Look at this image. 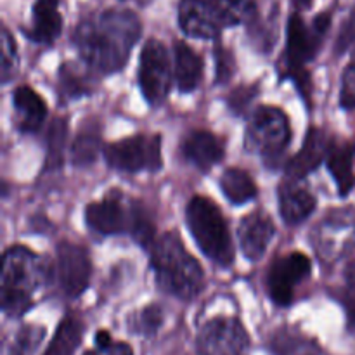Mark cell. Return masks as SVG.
Returning a JSON list of instances; mask_svg holds the SVG:
<instances>
[{"instance_id":"cell-1","label":"cell","mask_w":355,"mask_h":355,"mask_svg":"<svg viewBox=\"0 0 355 355\" xmlns=\"http://www.w3.org/2000/svg\"><path fill=\"white\" fill-rule=\"evenodd\" d=\"M141 37V21L132 10L107 9L82 21L73 44L87 66L99 73L120 71Z\"/></svg>"},{"instance_id":"cell-2","label":"cell","mask_w":355,"mask_h":355,"mask_svg":"<svg viewBox=\"0 0 355 355\" xmlns=\"http://www.w3.org/2000/svg\"><path fill=\"white\" fill-rule=\"evenodd\" d=\"M151 267L158 286L172 297L193 300L203 290V269L175 232H166L155 243Z\"/></svg>"},{"instance_id":"cell-3","label":"cell","mask_w":355,"mask_h":355,"mask_svg":"<svg viewBox=\"0 0 355 355\" xmlns=\"http://www.w3.org/2000/svg\"><path fill=\"white\" fill-rule=\"evenodd\" d=\"M44 262L26 246L6 250L2 259V311L9 318H21L30 311L33 295L45 279Z\"/></svg>"},{"instance_id":"cell-4","label":"cell","mask_w":355,"mask_h":355,"mask_svg":"<svg viewBox=\"0 0 355 355\" xmlns=\"http://www.w3.org/2000/svg\"><path fill=\"white\" fill-rule=\"evenodd\" d=\"M186 222L201 252L222 267L234 260L231 231L217 205L205 196H194L186 208Z\"/></svg>"},{"instance_id":"cell-5","label":"cell","mask_w":355,"mask_h":355,"mask_svg":"<svg viewBox=\"0 0 355 355\" xmlns=\"http://www.w3.org/2000/svg\"><path fill=\"white\" fill-rule=\"evenodd\" d=\"M290 142V120L283 110L276 106H260L253 111L246 132V146L262 156L267 165L279 162Z\"/></svg>"},{"instance_id":"cell-6","label":"cell","mask_w":355,"mask_h":355,"mask_svg":"<svg viewBox=\"0 0 355 355\" xmlns=\"http://www.w3.org/2000/svg\"><path fill=\"white\" fill-rule=\"evenodd\" d=\"M104 156L107 165L120 172H156L163 165L162 137L158 134L132 135L107 144Z\"/></svg>"},{"instance_id":"cell-7","label":"cell","mask_w":355,"mask_h":355,"mask_svg":"<svg viewBox=\"0 0 355 355\" xmlns=\"http://www.w3.org/2000/svg\"><path fill=\"white\" fill-rule=\"evenodd\" d=\"M252 340L236 318H214L205 322L196 336L200 355H250Z\"/></svg>"},{"instance_id":"cell-8","label":"cell","mask_w":355,"mask_h":355,"mask_svg":"<svg viewBox=\"0 0 355 355\" xmlns=\"http://www.w3.org/2000/svg\"><path fill=\"white\" fill-rule=\"evenodd\" d=\"M170 71L168 52L165 45L156 38H151L144 44L139 61V85L142 96L151 106H159L166 99L170 90Z\"/></svg>"},{"instance_id":"cell-9","label":"cell","mask_w":355,"mask_h":355,"mask_svg":"<svg viewBox=\"0 0 355 355\" xmlns=\"http://www.w3.org/2000/svg\"><path fill=\"white\" fill-rule=\"evenodd\" d=\"M312 270V263L307 255L300 252L288 253L279 257L269 267L266 286L270 300L279 307H288L293 304L295 290L304 283Z\"/></svg>"},{"instance_id":"cell-10","label":"cell","mask_w":355,"mask_h":355,"mask_svg":"<svg viewBox=\"0 0 355 355\" xmlns=\"http://www.w3.org/2000/svg\"><path fill=\"white\" fill-rule=\"evenodd\" d=\"M331 16L321 14L309 26L300 14H293L288 21V44H286V68H304L305 62L314 59L324 33L328 31Z\"/></svg>"},{"instance_id":"cell-11","label":"cell","mask_w":355,"mask_h":355,"mask_svg":"<svg viewBox=\"0 0 355 355\" xmlns=\"http://www.w3.org/2000/svg\"><path fill=\"white\" fill-rule=\"evenodd\" d=\"M55 279L61 293L68 298H78L87 290L92 274V262L85 246L62 241L58 246Z\"/></svg>"},{"instance_id":"cell-12","label":"cell","mask_w":355,"mask_h":355,"mask_svg":"<svg viewBox=\"0 0 355 355\" xmlns=\"http://www.w3.org/2000/svg\"><path fill=\"white\" fill-rule=\"evenodd\" d=\"M312 245L319 259L336 262L355 250V222L349 217H326L312 231Z\"/></svg>"},{"instance_id":"cell-13","label":"cell","mask_w":355,"mask_h":355,"mask_svg":"<svg viewBox=\"0 0 355 355\" xmlns=\"http://www.w3.org/2000/svg\"><path fill=\"white\" fill-rule=\"evenodd\" d=\"M134 205L125 207V198L118 191H111L101 201H94L85 208V222L94 232L103 236L121 234L130 231Z\"/></svg>"},{"instance_id":"cell-14","label":"cell","mask_w":355,"mask_h":355,"mask_svg":"<svg viewBox=\"0 0 355 355\" xmlns=\"http://www.w3.org/2000/svg\"><path fill=\"white\" fill-rule=\"evenodd\" d=\"M238 236L246 259L257 262L266 255L267 246L276 236V225L269 215L263 211H255L243 218Z\"/></svg>"},{"instance_id":"cell-15","label":"cell","mask_w":355,"mask_h":355,"mask_svg":"<svg viewBox=\"0 0 355 355\" xmlns=\"http://www.w3.org/2000/svg\"><path fill=\"white\" fill-rule=\"evenodd\" d=\"M328 146L329 142L326 141V135L318 128H311L302 149L288 163L286 177H290L291 180H302L315 172L326 159Z\"/></svg>"},{"instance_id":"cell-16","label":"cell","mask_w":355,"mask_h":355,"mask_svg":"<svg viewBox=\"0 0 355 355\" xmlns=\"http://www.w3.org/2000/svg\"><path fill=\"white\" fill-rule=\"evenodd\" d=\"M182 156L196 168L208 172L224 158V144L211 132L194 130L184 139Z\"/></svg>"},{"instance_id":"cell-17","label":"cell","mask_w":355,"mask_h":355,"mask_svg":"<svg viewBox=\"0 0 355 355\" xmlns=\"http://www.w3.org/2000/svg\"><path fill=\"white\" fill-rule=\"evenodd\" d=\"M12 104L16 110V125L21 132L31 134L44 125L47 104L31 87H17L12 94Z\"/></svg>"},{"instance_id":"cell-18","label":"cell","mask_w":355,"mask_h":355,"mask_svg":"<svg viewBox=\"0 0 355 355\" xmlns=\"http://www.w3.org/2000/svg\"><path fill=\"white\" fill-rule=\"evenodd\" d=\"M62 28L59 0H37L31 14V26L24 33L38 44H52Z\"/></svg>"},{"instance_id":"cell-19","label":"cell","mask_w":355,"mask_h":355,"mask_svg":"<svg viewBox=\"0 0 355 355\" xmlns=\"http://www.w3.org/2000/svg\"><path fill=\"white\" fill-rule=\"evenodd\" d=\"M269 350L272 355H328L318 340L290 326H283L270 335Z\"/></svg>"},{"instance_id":"cell-20","label":"cell","mask_w":355,"mask_h":355,"mask_svg":"<svg viewBox=\"0 0 355 355\" xmlns=\"http://www.w3.org/2000/svg\"><path fill=\"white\" fill-rule=\"evenodd\" d=\"M315 210V198L305 187L284 182L279 187V211L286 224L297 225L304 222Z\"/></svg>"},{"instance_id":"cell-21","label":"cell","mask_w":355,"mask_h":355,"mask_svg":"<svg viewBox=\"0 0 355 355\" xmlns=\"http://www.w3.org/2000/svg\"><path fill=\"white\" fill-rule=\"evenodd\" d=\"M352 148L347 142L331 141L326 153V165L335 179L340 194L347 196L355 186Z\"/></svg>"},{"instance_id":"cell-22","label":"cell","mask_w":355,"mask_h":355,"mask_svg":"<svg viewBox=\"0 0 355 355\" xmlns=\"http://www.w3.org/2000/svg\"><path fill=\"white\" fill-rule=\"evenodd\" d=\"M175 80L180 92H191L196 89L203 75V59L186 42H175Z\"/></svg>"},{"instance_id":"cell-23","label":"cell","mask_w":355,"mask_h":355,"mask_svg":"<svg viewBox=\"0 0 355 355\" xmlns=\"http://www.w3.org/2000/svg\"><path fill=\"white\" fill-rule=\"evenodd\" d=\"M85 326L76 315H66L42 355H75L82 343Z\"/></svg>"},{"instance_id":"cell-24","label":"cell","mask_w":355,"mask_h":355,"mask_svg":"<svg viewBox=\"0 0 355 355\" xmlns=\"http://www.w3.org/2000/svg\"><path fill=\"white\" fill-rule=\"evenodd\" d=\"M101 128L97 121H85L71 144V162L75 166H90L101 151Z\"/></svg>"},{"instance_id":"cell-25","label":"cell","mask_w":355,"mask_h":355,"mask_svg":"<svg viewBox=\"0 0 355 355\" xmlns=\"http://www.w3.org/2000/svg\"><path fill=\"white\" fill-rule=\"evenodd\" d=\"M220 187L232 205H245L257 196V184L248 172L227 168L222 173Z\"/></svg>"},{"instance_id":"cell-26","label":"cell","mask_w":355,"mask_h":355,"mask_svg":"<svg viewBox=\"0 0 355 355\" xmlns=\"http://www.w3.org/2000/svg\"><path fill=\"white\" fill-rule=\"evenodd\" d=\"M66 146H68V121L66 118H55L47 132L45 172L61 168L62 162H64Z\"/></svg>"},{"instance_id":"cell-27","label":"cell","mask_w":355,"mask_h":355,"mask_svg":"<svg viewBox=\"0 0 355 355\" xmlns=\"http://www.w3.org/2000/svg\"><path fill=\"white\" fill-rule=\"evenodd\" d=\"M163 322H165V312H163L162 305L149 304L139 312L132 314V318L128 319V328L135 335L151 338L162 329Z\"/></svg>"},{"instance_id":"cell-28","label":"cell","mask_w":355,"mask_h":355,"mask_svg":"<svg viewBox=\"0 0 355 355\" xmlns=\"http://www.w3.org/2000/svg\"><path fill=\"white\" fill-rule=\"evenodd\" d=\"M92 90L89 76L75 64H62L59 69V92L66 99L87 96Z\"/></svg>"},{"instance_id":"cell-29","label":"cell","mask_w":355,"mask_h":355,"mask_svg":"<svg viewBox=\"0 0 355 355\" xmlns=\"http://www.w3.org/2000/svg\"><path fill=\"white\" fill-rule=\"evenodd\" d=\"M155 222H153L151 214L146 210L142 205L134 203V215H132V225H130V234L135 241L144 248H149L155 239Z\"/></svg>"},{"instance_id":"cell-30","label":"cell","mask_w":355,"mask_h":355,"mask_svg":"<svg viewBox=\"0 0 355 355\" xmlns=\"http://www.w3.org/2000/svg\"><path fill=\"white\" fill-rule=\"evenodd\" d=\"M45 338V328L42 326H24L17 331L14 338L12 347H10L9 355H35L38 347L42 345Z\"/></svg>"},{"instance_id":"cell-31","label":"cell","mask_w":355,"mask_h":355,"mask_svg":"<svg viewBox=\"0 0 355 355\" xmlns=\"http://www.w3.org/2000/svg\"><path fill=\"white\" fill-rule=\"evenodd\" d=\"M340 304L343 305L349 321V328L355 331V266H350L345 272V283L336 293Z\"/></svg>"},{"instance_id":"cell-32","label":"cell","mask_w":355,"mask_h":355,"mask_svg":"<svg viewBox=\"0 0 355 355\" xmlns=\"http://www.w3.org/2000/svg\"><path fill=\"white\" fill-rule=\"evenodd\" d=\"M2 80L9 82L10 76L17 71V51H16V42L10 37L9 30L3 28V38H2Z\"/></svg>"},{"instance_id":"cell-33","label":"cell","mask_w":355,"mask_h":355,"mask_svg":"<svg viewBox=\"0 0 355 355\" xmlns=\"http://www.w3.org/2000/svg\"><path fill=\"white\" fill-rule=\"evenodd\" d=\"M340 104L345 110H355V61L345 69L340 89Z\"/></svg>"},{"instance_id":"cell-34","label":"cell","mask_w":355,"mask_h":355,"mask_svg":"<svg viewBox=\"0 0 355 355\" xmlns=\"http://www.w3.org/2000/svg\"><path fill=\"white\" fill-rule=\"evenodd\" d=\"M355 44V7L350 12V16L347 17V21L343 23L342 30H340L338 38H336V45L335 51L336 54L342 55L343 52L349 51L350 47Z\"/></svg>"},{"instance_id":"cell-35","label":"cell","mask_w":355,"mask_h":355,"mask_svg":"<svg viewBox=\"0 0 355 355\" xmlns=\"http://www.w3.org/2000/svg\"><path fill=\"white\" fill-rule=\"evenodd\" d=\"M257 96L255 87H239L229 97V106H231L232 111L241 114L246 107L250 106V103L253 101V97Z\"/></svg>"},{"instance_id":"cell-36","label":"cell","mask_w":355,"mask_h":355,"mask_svg":"<svg viewBox=\"0 0 355 355\" xmlns=\"http://www.w3.org/2000/svg\"><path fill=\"white\" fill-rule=\"evenodd\" d=\"M215 59H217V80L218 82H227L234 71V59L220 45H217V49H215Z\"/></svg>"},{"instance_id":"cell-37","label":"cell","mask_w":355,"mask_h":355,"mask_svg":"<svg viewBox=\"0 0 355 355\" xmlns=\"http://www.w3.org/2000/svg\"><path fill=\"white\" fill-rule=\"evenodd\" d=\"M83 355H134V349L127 342L111 340L110 343H104V345L94 343V349H89Z\"/></svg>"},{"instance_id":"cell-38","label":"cell","mask_w":355,"mask_h":355,"mask_svg":"<svg viewBox=\"0 0 355 355\" xmlns=\"http://www.w3.org/2000/svg\"><path fill=\"white\" fill-rule=\"evenodd\" d=\"M312 0H297V7L298 9H307V7H311Z\"/></svg>"}]
</instances>
